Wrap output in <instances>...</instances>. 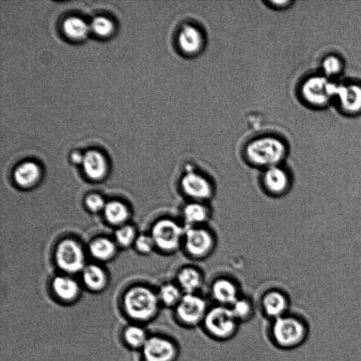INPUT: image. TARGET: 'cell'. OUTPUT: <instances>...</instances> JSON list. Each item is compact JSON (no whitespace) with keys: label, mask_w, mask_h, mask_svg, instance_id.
I'll use <instances>...</instances> for the list:
<instances>
[{"label":"cell","mask_w":361,"mask_h":361,"mask_svg":"<svg viewBox=\"0 0 361 361\" xmlns=\"http://www.w3.org/2000/svg\"><path fill=\"white\" fill-rule=\"evenodd\" d=\"M286 143L275 136H262L249 142L244 149L247 163L255 168L264 169L281 165L286 158Z\"/></svg>","instance_id":"1"},{"label":"cell","mask_w":361,"mask_h":361,"mask_svg":"<svg viewBox=\"0 0 361 361\" xmlns=\"http://www.w3.org/2000/svg\"><path fill=\"white\" fill-rule=\"evenodd\" d=\"M185 231V227L180 220L163 217L153 224L150 235L156 248L171 255L181 250Z\"/></svg>","instance_id":"2"},{"label":"cell","mask_w":361,"mask_h":361,"mask_svg":"<svg viewBox=\"0 0 361 361\" xmlns=\"http://www.w3.org/2000/svg\"><path fill=\"white\" fill-rule=\"evenodd\" d=\"M178 188L187 200L190 201L209 202L215 193L213 181L192 166H187L180 176Z\"/></svg>","instance_id":"3"},{"label":"cell","mask_w":361,"mask_h":361,"mask_svg":"<svg viewBox=\"0 0 361 361\" xmlns=\"http://www.w3.org/2000/svg\"><path fill=\"white\" fill-rule=\"evenodd\" d=\"M159 301L157 294L150 288L136 286L125 294L123 307L130 318L136 321H146L155 314Z\"/></svg>","instance_id":"4"},{"label":"cell","mask_w":361,"mask_h":361,"mask_svg":"<svg viewBox=\"0 0 361 361\" xmlns=\"http://www.w3.org/2000/svg\"><path fill=\"white\" fill-rule=\"evenodd\" d=\"M217 244L214 231L207 225L185 228L181 250L192 260H204L214 252Z\"/></svg>","instance_id":"5"},{"label":"cell","mask_w":361,"mask_h":361,"mask_svg":"<svg viewBox=\"0 0 361 361\" xmlns=\"http://www.w3.org/2000/svg\"><path fill=\"white\" fill-rule=\"evenodd\" d=\"M273 334L279 345L293 348L305 341L308 328L305 322L298 317L281 316L276 318L273 325Z\"/></svg>","instance_id":"6"},{"label":"cell","mask_w":361,"mask_h":361,"mask_svg":"<svg viewBox=\"0 0 361 361\" xmlns=\"http://www.w3.org/2000/svg\"><path fill=\"white\" fill-rule=\"evenodd\" d=\"M293 178L290 171L282 164L261 171L259 183L263 191L272 197H281L292 188Z\"/></svg>","instance_id":"7"},{"label":"cell","mask_w":361,"mask_h":361,"mask_svg":"<svg viewBox=\"0 0 361 361\" xmlns=\"http://www.w3.org/2000/svg\"><path fill=\"white\" fill-rule=\"evenodd\" d=\"M338 85L331 82L326 76H312L303 82L301 94L307 103L323 106L336 97Z\"/></svg>","instance_id":"8"},{"label":"cell","mask_w":361,"mask_h":361,"mask_svg":"<svg viewBox=\"0 0 361 361\" xmlns=\"http://www.w3.org/2000/svg\"><path fill=\"white\" fill-rule=\"evenodd\" d=\"M58 266L68 273H75L84 269L85 256L81 247L73 240L61 241L56 250Z\"/></svg>","instance_id":"9"},{"label":"cell","mask_w":361,"mask_h":361,"mask_svg":"<svg viewBox=\"0 0 361 361\" xmlns=\"http://www.w3.org/2000/svg\"><path fill=\"white\" fill-rule=\"evenodd\" d=\"M235 319L231 308L220 305L212 308L206 314L204 324L211 334L217 337L224 338L234 331Z\"/></svg>","instance_id":"10"},{"label":"cell","mask_w":361,"mask_h":361,"mask_svg":"<svg viewBox=\"0 0 361 361\" xmlns=\"http://www.w3.org/2000/svg\"><path fill=\"white\" fill-rule=\"evenodd\" d=\"M212 214L209 202L187 200L180 208V221L185 228L207 226Z\"/></svg>","instance_id":"11"},{"label":"cell","mask_w":361,"mask_h":361,"mask_svg":"<svg viewBox=\"0 0 361 361\" xmlns=\"http://www.w3.org/2000/svg\"><path fill=\"white\" fill-rule=\"evenodd\" d=\"M205 300L197 293H184L176 305L180 319L188 324H195L205 316Z\"/></svg>","instance_id":"12"},{"label":"cell","mask_w":361,"mask_h":361,"mask_svg":"<svg viewBox=\"0 0 361 361\" xmlns=\"http://www.w3.org/2000/svg\"><path fill=\"white\" fill-rule=\"evenodd\" d=\"M177 45L180 51L188 56L198 54L204 45L202 31L194 25L182 26L177 35Z\"/></svg>","instance_id":"13"},{"label":"cell","mask_w":361,"mask_h":361,"mask_svg":"<svg viewBox=\"0 0 361 361\" xmlns=\"http://www.w3.org/2000/svg\"><path fill=\"white\" fill-rule=\"evenodd\" d=\"M142 348L146 361H171L175 355L173 343L161 337L147 338Z\"/></svg>","instance_id":"14"},{"label":"cell","mask_w":361,"mask_h":361,"mask_svg":"<svg viewBox=\"0 0 361 361\" xmlns=\"http://www.w3.org/2000/svg\"><path fill=\"white\" fill-rule=\"evenodd\" d=\"M175 282L183 293H197L202 287L204 279L201 269L186 265L180 267L176 274Z\"/></svg>","instance_id":"15"},{"label":"cell","mask_w":361,"mask_h":361,"mask_svg":"<svg viewBox=\"0 0 361 361\" xmlns=\"http://www.w3.org/2000/svg\"><path fill=\"white\" fill-rule=\"evenodd\" d=\"M210 291L213 298L221 305H231L239 298L236 282L227 276L214 280Z\"/></svg>","instance_id":"16"},{"label":"cell","mask_w":361,"mask_h":361,"mask_svg":"<svg viewBox=\"0 0 361 361\" xmlns=\"http://www.w3.org/2000/svg\"><path fill=\"white\" fill-rule=\"evenodd\" d=\"M336 97L342 109L350 114L361 111V86L338 85Z\"/></svg>","instance_id":"17"},{"label":"cell","mask_w":361,"mask_h":361,"mask_svg":"<svg viewBox=\"0 0 361 361\" xmlns=\"http://www.w3.org/2000/svg\"><path fill=\"white\" fill-rule=\"evenodd\" d=\"M82 167L85 174L92 180H100L107 171V163L104 156L96 149L87 151L84 154Z\"/></svg>","instance_id":"18"},{"label":"cell","mask_w":361,"mask_h":361,"mask_svg":"<svg viewBox=\"0 0 361 361\" xmlns=\"http://www.w3.org/2000/svg\"><path fill=\"white\" fill-rule=\"evenodd\" d=\"M262 302L265 312L276 318L283 316L288 306L287 296L279 290H270L265 293Z\"/></svg>","instance_id":"19"},{"label":"cell","mask_w":361,"mask_h":361,"mask_svg":"<svg viewBox=\"0 0 361 361\" xmlns=\"http://www.w3.org/2000/svg\"><path fill=\"white\" fill-rule=\"evenodd\" d=\"M40 176L39 165L32 161L20 164L13 171V178L20 187L28 188L35 184Z\"/></svg>","instance_id":"20"},{"label":"cell","mask_w":361,"mask_h":361,"mask_svg":"<svg viewBox=\"0 0 361 361\" xmlns=\"http://www.w3.org/2000/svg\"><path fill=\"white\" fill-rule=\"evenodd\" d=\"M62 30L66 37L71 40L85 39L90 32V23L78 16H68L62 23Z\"/></svg>","instance_id":"21"},{"label":"cell","mask_w":361,"mask_h":361,"mask_svg":"<svg viewBox=\"0 0 361 361\" xmlns=\"http://www.w3.org/2000/svg\"><path fill=\"white\" fill-rule=\"evenodd\" d=\"M52 286L56 295L64 301L75 299L80 290L77 282L66 276L56 277L53 281Z\"/></svg>","instance_id":"22"},{"label":"cell","mask_w":361,"mask_h":361,"mask_svg":"<svg viewBox=\"0 0 361 361\" xmlns=\"http://www.w3.org/2000/svg\"><path fill=\"white\" fill-rule=\"evenodd\" d=\"M82 279L86 286L93 290L103 288L106 281L104 271L99 267L94 264L83 269Z\"/></svg>","instance_id":"23"},{"label":"cell","mask_w":361,"mask_h":361,"mask_svg":"<svg viewBox=\"0 0 361 361\" xmlns=\"http://www.w3.org/2000/svg\"><path fill=\"white\" fill-rule=\"evenodd\" d=\"M115 250L114 243L106 238H98L90 245L92 255L99 260L109 259L114 255Z\"/></svg>","instance_id":"24"},{"label":"cell","mask_w":361,"mask_h":361,"mask_svg":"<svg viewBox=\"0 0 361 361\" xmlns=\"http://www.w3.org/2000/svg\"><path fill=\"white\" fill-rule=\"evenodd\" d=\"M183 292L176 282L164 283L157 294L159 301L165 305H177L183 295Z\"/></svg>","instance_id":"25"},{"label":"cell","mask_w":361,"mask_h":361,"mask_svg":"<svg viewBox=\"0 0 361 361\" xmlns=\"http://www.w3.org/2000/svg\"><path fill=\"white\" fill-rule=\"evenodd\" d=\"M104 212L107 221L115 225L123 224L128 216V211L125 204L116 200L106 203Z\"/></svg>","instance_id":"26"},{"label":"cell","mask_w":361,"mask_h":361,"mask_svg":"<svg viewBox=\"0 0 361 361\" xmlns=\"http://www.w3.org/2000/svg\"><path fill=\"white\" fill-rule=\"evenodd\" d=\"M90 31L99 37L111 36L115 30L112 20L104 16H97L90 23Z\"/></svg>","instance_id":"27"},{"label":"cell","mask_w":361,"mask_h":361,"mask_svg":"<svg viewBox=\"0 0 361 361\" xmlns=\"http://www.w3.org/2000/svg\"><path fill=\"white\" fill-rule=\"evenodd\" d=\"M125 342L133 348H142L147 338L145 330L137 325L128 326L124 331Z\"/></svg>","instance_id":"28"},{"label":"cell","mask_w":361,"mask_h":361,"mask_svg":"<svg viewBox=\"0 0 361 361\" xmlns=\"http://www.w3.org/2000/svg\"><path fill=\"white\" fill-rule=\"evenodd\" d=\"M135 231L130 225L121 226L115 233L116 241L122 246L129 245L135 238Z\"/></svg>","instance_id":"29"},{"label":"cell","mask_w":361,"mask_h":361,"mask_svg":"<svg viewBox=\"0 0 361 361\" xmlns=\"http://www.w3.org/2000/svg\"><path fill=\"white\" fill-rule=\"evenodd\" d=\"M322 68L327 76L338 74L342 69L341 61L335 56H329L322 62Z\"/></svg>","instance_id":"30"},{"label":"cell","mask_w":361,"mask_h":361,"mask_svg":"<svg viewBox=\"0 0 361 361\" xmlns=\"http://www.w3.org/2000/svg\"><path fill=\"white\" fill-rule=\"evenodd\" d=\"M231 309L236 318H243L248 315L251 305L247 300L238 298L231 305Z\"/></svg>","instance_id":"31"},{"label":"cell","mask_w":361,"mask_h":361,"mask_svg":"<svg viewBox=\"0 0 361 361\" xmlns=\"http://www.w3.org/2000/svg\"><path fill=\"white\" fill-rule=\"evenodd\" d=\"M135 246L142 253L151 252L155 247L152 236L149 235H140L135 239Z\"/></svg>","instance_id":"32"},{"label":"cell","mask_w":361,"mask_h":361,"mask_svg":"<svg viewBox=\"0 0 361 361\" xmlns=\"http://www.w3.org/2000/svg\"><path fill=\"white\" fill-rule=\"evenodd\" d=\"M85 204L87 208L94 212L104 210L106 204L104 200L97 194H91L85 199Z\"/></svg>","instance_id":"33"},{"label":"cell","mask_w":361,"mask_h":361,"mask_svg":"<svg viewBox=\"0 0 361 361\" xmlns=\"http://www.w3.org/2000/svg\"><path fill=\"white\" fill-rule=\"evenodd\" d=\"M84 159V154L79 151H73L71 154V160L75 164H82Z\"/></svg>","instance_id":"34"}]
</instances>
